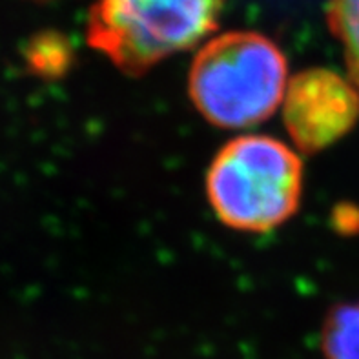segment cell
Wrapping results in <instances>:
<instances>
[{"label": "cell", "mask_w": 359, "mask_h": 359, "mask_svg": "<svg viewBox=\"0 0 359 359\" xmlns=\"http://www.w3.org/2000/svg\"><path fill=\"white\" fill-rule=\"evenodd\" d=\"M281 108L292 142L305 154H318L358 124L359 86L348 73L303 69L288 81Z\"/></svg>", "instance_id": "cell-4"}, {"label": "cell", "mask_w": 359, "mask_h": 359, "mask_svg": "<svg viewBox=\"0 0 359 359\" xmlns=\"http://www.w3.org/2000/svg\"><path fill=\"white\" fill-rule=\"evenodd\" d=\"M303 177V161L294 148L270 135H239L210 163L206 199L224 226L264 233L296 215Z\"/></svg>", "instance_id": "cell-2"}, {"label": "cell", "mask_w": 359, "mask_h": 359, "mask_svg": "<svg viewBox=\"0 0 359 359\" xmlns=\"http://www.w3.org/2000/svg\"><path fill=\"white\" fill-rule=\"evenodd\" d=\"M288 62L272 39L228 32L197 51L188 72L191 104L210 124L243 130L264 123L283 104Z\"/></svg>", "instance_id": "cell-1"}, {"label": "cell", "mask_w": 359, "mask_h": 359, "mask_svg": "<svg viewBox=\"0 0 359 359\" xmlns=\"http://www.w3.org/2000/svg\"><path fill=\"white\" fill-rule=\"evenodd\" d=\"M319 346L323 359H359V299L328 310Z\"/></svg>", "instance_id": "cell-5"}, {"label": "cell", "mask_w": 359, "mask_h": 359, "mask_svg": "<svg viewBox=\"0 0 359 359\" xmlns=\"http://www.w3.org/2000/svg\"><path fill=\"white\" fill-rule=\"evenodd\" d=\"M328 26L345 55L348 77L359 86V0H330Z\"/></svg>", "instance_id": "cell-6"}, {"label": "cell", "mask_w": 359, "mask_h": 359, "mask_svg": "<svg viewBox=\"0 0 359 359\" xmlns=\"http://www.w3.org/2000/svg\"><path fill=\"white\" fill-rule=\"evenodd\" d=\"M224 0H97L88 42L115 68L142 75L203 42L217 26Z\"/></svg>", "instance_id": "cell-3"}]
</instances>
